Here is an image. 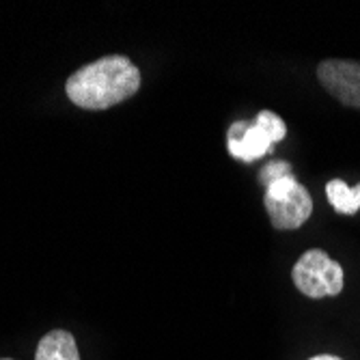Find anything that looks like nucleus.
Instances as JSON below:
<instances>
[{"label":"nucleus","instance_id":"obj_1","mask_svg":"<svg viewBox=\"0 0 360 360\" xmlns=\"http://www.w3.org/2000/svg\"><path fill=\"white\" fill-rule=\"evenodd\" d=\"M139 89L141 72L123 54L97 58L74 72L65 82V93H68L70 102L84 110L112 108L134 97Z\"/></svg>","mask_w":360,"mask_h":360},{"label":"nucleus","instance_id":"obj_2","mask_svg":"<svg viewBox=\"0 0 360 360\" xmlns=\"http://www.w3.org/2000/svg\"><path fill=\"white\" fill-rule=\"evenodd\" d=\"M285 136V121L272 110H261L252 121H238L231 125L226 136V149L236 160L250 165V162L270 153V149Z\"/></svg>","mask_w":360,"mask_h":360},{"label":"nucleus","instance_id":"obj_3","mask_svg":"<svg viewBox=\"0 0 360 360\" xmlns=\"http://www.w3.org/2000/svg\"><path fill=\"white\" fill-rule=\"evenodd\" d=\"M291 281L311 300L335 298L345 287V272L339 261L321 248H309L291 270Z\"/></svg>","mask_w":360,"mask_h":360},{"label":"nucleus","instance_id":"obj_4","mask_svg":"<svg viewBox=\"0 0 360 360\" xmlns=\"http://www.w3.org/2000/svg\"><path fill=\"white\" fill-rule=\"evenodd\" d=\"M264 205L274 229L296 231L313 214V196L296 177L285 175L266 186Z\"/></svg>","mask_w":360,"mask_h":360},{"label":"nucleus","instance_id":"obj_5","mask_svg":"<svg viewBox=\"0 0 360 360\" xmlns=\"http://www.w3.org/2000/svg\"><path fill=\"white\" fill-rule=\"evenodd\" d=\"M317 80L337 102L360 110V60L326 58L317 65Z\"/></svg>","mask_w":360,"mask_h":360},{"label":"nucleus","instance_id":"obj_6","mask_svg":"<svg viewBox=\"0 0 360 360\" xmlns=\"http://www.w3.org/2000/svg\"><path fill=\"white\" fill-rule=\"evenodd\" d=\"M35 360H80L74 335L68 330H52L41 337Z\"/></svg>","mask_w":360,"mask_h":360},{"label":"nucleus","instance_id":"obj_7","mask_svg":"<svg viewBox=\"0 0 360 360\" xmlns=\"http://www.w3.org/2000/svg\"><path fill=\"white\" fill-rule=\"evenodd\" d=\"M326 196L333 210L341 216H354L360 212V184L349 188L343 179H330L326 184Z\"/></svg>","mask_w":360,"mask_h":360},{"label":"nucleus","instance_id":"obj_8","mask_svg":"<svg viewBox=\"0 0 360 360\" xmlns=\"http://www.w3.org/2000/svg\"><path fill=\"white\" fill-rule=\"evenodd\" d=\"M285 175H291V167H289V162L285 160H276V162H270V165L264 167V171H261V181H264L266 186L285 177Z\"/></svg>","mask_w":360,"mask_h":360},{"label":"nucleus","instance_id":"obj_9","mask_svg":"<svg viewBox=\"0 0 360 360\" xmlns=\"http://www.w3.org/2000/svg\"><path fill=\"white\" fill-rule=\"evenodd\" d=\"M309 360H343V358H339V356H335V354H317V356H313V358H309Z\"/></svg>","mask_w":360,"mask_h":360},{"label":"nucleus","instance_id":"obj_10","mask_svg":"<svg viewBox=\"0 0 360 360\" xmlns=\"http://www.w3.org/2000/svg\"><path fill=\"white\" fill-rule=\"evenodd\" d=\"M0 360H11V358H0Z\"/></svg>","mask_w":360,"mask_h":360}]
</instances>
